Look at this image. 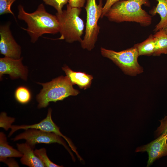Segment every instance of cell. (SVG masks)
<instances>
[{"label":"cell","mask_w":167,"mask_h":167,"mask_svg":"<svg viewBox=\"0 0 167 167\" xmlns=\"http://www.w3.org/2000/svg\"><path fill=\"white\" fill-rule=\"evenodd\" d=\"M18 19L25 21L27 25L26 31L30 37L31 41L35 43L45 34H54L59 32V22L56 16L48 13L43 4H40L33 12H26L21 5L18 6Z\"/></svg>","instance_id":"1"},{"label":"cell","mask_w":167,"mask_h":167,"mask_svg":"<svg viewBox=\"0 0 167 167\" xmlns=\"http://www.w3.org/2000/svg\"><path fill=\"white\" fill-rule=\"evenodd\" d=\"M143 5L149 7V0H126L113 4L105 14L111 22L121 23L132 22L139 23L143 27L150 25L152 16L142 9Z\"/></svg>","instance_id":"2"},{"label":"cell","mask_w":167,"mask_h":167,"mask_svg":"<svg viewBox=\"0 0 167 167\" xmlns=\"http://www.w3.org/2000/svg\"><path fill=\"white\" fill-rule=\"evenodd\" d=\"M37 83L43 87L36 97L39 109L47 107L50 102L62 101L79 93L78 90L73 88V84L67 76H60L46 83Z\"/></svg>","instance_id":"3"},{"label":"cell","mask_w":167,"mask_h":167,"mask_svg":"<svg viewBox=\"0 0 167 167\" xmlns=\"http://www.w3.org/2000/svg\"><path fill=\"white\" fill-rule=\"evenodd\" d=\"M81 11V8L73 7L68 4L66 9L62 13L56 14L60 27V36L58 39L65 40L69 43L81 41L84 25L79 17Z\"/></svg>","instance_id":"4"},{"label":"cell","mask_w":167,"mask_h":167,"mask_svg":"<svg viewBox=\"0 0 167 167\" xmlns=\"http://www.w3.org/2000/svg\"><path fill=\"white\" fill-rule=\"evenodd\" d=\"M102 0H99L97 4L96 0H87L85 9L86 12V22L85 34L80 42L83 49L91 51L94 48L100 32V27L98 24L101 17L103 9Z\"/></svg>","instance_id":"5"},{"label":"cell","mask_w":167,"mask_h":167,"mask_svg":"<svg viewBox=\"0 0 167 167\" xmlns=\"http://www.w3.org/2000/svg\"><path fill=\"white\" fill-rule=\"evenodd\" d=\"M101 52L103 57L111 60L126 74L135 76L143 72V68L138 62L139 55L134 46L119 52L101 47Z\"/></svg>","instance_id":"6"},{"label":"cell","mask_w":167,"mask_h":167,"mask_svg":"<svg viewBox=\"0 0 167 167\" xmlns=\"http://www.w3.org/2000/svg\"><path fill=\"white\" fill-rule=\"evenodd\" d=\"M62 137L52 132L45 131L35 128H29L15 136L12 140L15 141L24 139L26 142L34 148L36 144L57 143L62 145L71 155L73 161L75 159L72 152Z\"/></svg>","instance_id":"7"},{"label":"cell","mask_w":167,"mask_h":167,"mask_svg":"<svg viewBox=\"0 0 167 167\" xmlns=\"http://www.w3.org/2000/svg\"><path fill=\"white\" fill-rule=\"evenodd\" d=\"M52 109L49 108L46 117L37 123L31 125H12L11 131L8 135L11 136L15 131L19 129L26 130L29 128H35L45 131L54 133L63 138L68 143L72 150L76 153L78 158L80 156L79 155L75 146L71 140L64 135L60 131L59 128L53 121L52 118Z\"/></svg>","instance_id":"8"},{"label":"cell","mask_w":167,"mask_h":167,"mask_svg":"<svg viewBox=\"0 0 167 167\" xmlns=\"http://www.w3.org/2000/svg\"><path fill=\"white\" fill-rule=\"evenodd\" d=\"M8 23L0 26V52L5 57L14 59L21 58V46L14 38Z\"/></svg>","instance_id":"9"},{"label":"cell","mask_w":167,"mask_h":167,"mask_svg":"<svg viewBox=\"0 0 167 167\" xmlns=\"http://www.w3.org/2000/svg\"><path fill=\"white\" fill-rule=\"evenodd\" d=\"M23 57L14 59L5 57L0 58V78L3 75L8 74L12 79L20 78L26 81L28 70L22 63Z\"/></svg>","instance_id":"10"},{"label":"cell","mask_w":167,"mask_h":167,"mask_svg":"<svg viewBox=\"0 0 167 167\" xmlns=\"http://www.w3.org/2000/svg\"><path fill=\"white\" fill-rule=\"evenodd\" d=\"M167 138L162 134L150 143L138 147L135 152H148V155L147 167L150 166L156 160L167 156Z\"/></svg>","instance_id":"11"},{"label":"cell","mask_w":167,"mask_h":167,"mask_svg":"<svg viewBox=\"0 0 167 167\" xmlns=\"http://www.w3.org/2000/svg\"><path fill=\"white\" fill-rule=\"evenodd\" d=\"M18 150L22 154L20 160L22 164L29 167H45L44 164L35 154L34 148L27 143H17Z\"/></svg>","instance_id":"12"},{"label":"cell","mask_w":167,"mask_h":167,"mask_svg":"<svg viewBox=\"0 0 167 167\" xmlns=\"http://www.w3.org/2000/svg\"><path fill=\"white\" fill-rule=\"evenodd\" d=\"M62 68L73 84H76L80 88L84 89L90 87L93 79L91 75L84 72L74 71L66 65Z\"/></svg>","instance_id":"13"},{"label":"cell","mask_w":167,"mask_h":167,"mask_svg":"<svg viewBox=\"0 0 167 167\" xmlns=\"http://www.w3.org/2000/svg\"><path fill=\"white\" fill-rule=\"evenodd\" d=\"M23 154L18 150L10 145L6 137L2 132H0V161L4 162L8 158L21 157Z\"/></svg>","instance_id":"14"},{"label":"cell","mask_w":167,"mask_h":167,"mask_svg":"<svg viewBox=\"0 0 167 167\" xmlns=\"http://www.w3.org/2000/svg\"><path fill=\"white\" fill-rule=\"evenodd\" d=\"M158 3L149 11V13L154 16L157 14L159 15L161 20L154 29L155 32L163 29L167 25V0H156Z\"/></svg>","instance_id":"15"},{"label":"cell","mask_w":167,"mask_h":167,"mask_svg":"<svg viewBox=\"0 0 167 167\" xmlns=\"http://www.w3.org/2000/svg\"><path fill=\"white\" fill-rule=\"evenodd\" d=\"M134 46L137 49L139 56L153 55L156 47V40L153 35L150 34L145 40Z\"/></svg>","instance_id":"16"},{"label":"cell","mask_w":167,"mask_h":167,"mask_svg":"<svg viewBox=\"0 0 167 167\" xmlns=\"http://www.w3.org/2000/svg\"><path fill=\"white\" fill-rule=\"evenodd\" d=\"M153 36L156 40V47L153 56L167 54V34L162 29L155 32Z\"/></svg>","instance_id":"17"},{"label":"cell","mask_w":167,"mask_h":167,"mask_svg":"<svg viewBox=\"0 0 167 167\" xmlns=\"http://www.w3.org/2000/svg\"><path fill=\"white\" fill-rule=\"evenodd\" d=\"M15 97L19 103L24 104L29 102L31 99V94L26 87L20 86L18 87L15 92Z\"/></svg>","instance_id":"18"},{"label":"cell","mask_w":167,"mask_h":167,"mask_svg":"<svg viewBox=\"0 0 167 167\" xmlns=\"http://www.w3.org/2000/svg\"><path fill=\"white\" fill-rule=\"evenodd\" d=\"M34 153L36 155L44 164L46 167H62V166L57 165L50 161L48 157L46 149L44 148L39 149H36L34 151Z\"/></svg>","instance_id":"19"},{"label":"cell","mask_w":167,"mask_h":167,"mask_svg":"<svg viewBox=\"0 0 167 167\" xmlns=\"http://www.w3.org/2000/svg\"><path fill=\"white\" fill-rule=\"evenodd\" d=\"M15 120V118L7 116L6 113L2 112L0 115V127L7 131L11 128Z\"/></svg>","instance_id":"20"},{"label":"cell","mask_w":167,"mask_h":167,"mask_svg":"<svg viewBox=\"0 0 167 167\" xmlns=\"http://www.w3.org/2000/svg\"><path fill=\"white\" fill-rule=\"evenodd\" d=\"M45 3L53 7L57 11V13L61 14L63 11L62 8L67 4L68 0H43Z\"/></svg>","instance_id":"21"},{"label":"cell","mask_w":167,"mask_h":167,"mask_svg":"<svg viewBox=\"0 0 167 167\" xmlns=\"http://www.w3.org/2000/svg\"><path fill=\"white\" fill-rule=\"evenodd\" d=\"M16 0H0V15L6 14H12L15 17L14 13L11 10V6Z\"/></svg>","instance_id":"22"},{"label":"cell","mask_w":167,"mask_h":167,"mask_svg":"<svg viewBox=\"0 0 167 167\" xmlns=\"http://www.w3.org/2000/svg\"><path fill=\"white\" fill-rule=\"evenodd\" d=\"M160 125L156 131L157 136L165 135L167 138V115L160 120Z\"/></svg>","instance_id":"23"},{"label":"cell","mask_w":167,"mask_h":167,"mask_svg":"<svg viewBox=\"0 0 167 167\" xmlns=\"http://www.w3.org/2000/svg\"><path fill=\"white\" fill-rule=\"evenodd\" d=\"M123 0H106V2L103 7L102 14L101 18H102L104 16L105 13L115 3L118 2Z\"/></svg>","instance_id":"24"},{"label":"cell","mask_w":167,"mask_h":167,"mask_svg":"<svg viewBox=\"0 0 167 167\" xmlns=\"http://www.w3.org/2000/svg\"><path fill=\"white\" fill-rule=\"evenodd\" d=\"M85 0H68V4L73 7L81 8L84 6Z\"/></svg>","instance_id":"25"},{"label":"cell","mask_w":167,"mask_h":167,"mask_svg":"<svg viewBox=\"0 0 167 167\" xmlns=\"http://www.w3.org/2000/svg\"><path fill=\"white\" fill-rule=\"evenodd\" d=\"M9 167H18L19 165L14 159H7L4 162Z\"/></svg>","instance_id":"26"},{"label":"cell","mask_w":167,"mask_h":167,"mask_svg":"<svg viewBox=\"0 0 167 167\" xmlns=\"http://www.w3.org/2000/svg\"><path fill=\"white\" fill-rule=\"evenodd\" d=\"M164 32L167 34V25L163 29Z\"/></svg>","instance_id":"27"}]
</instances>
